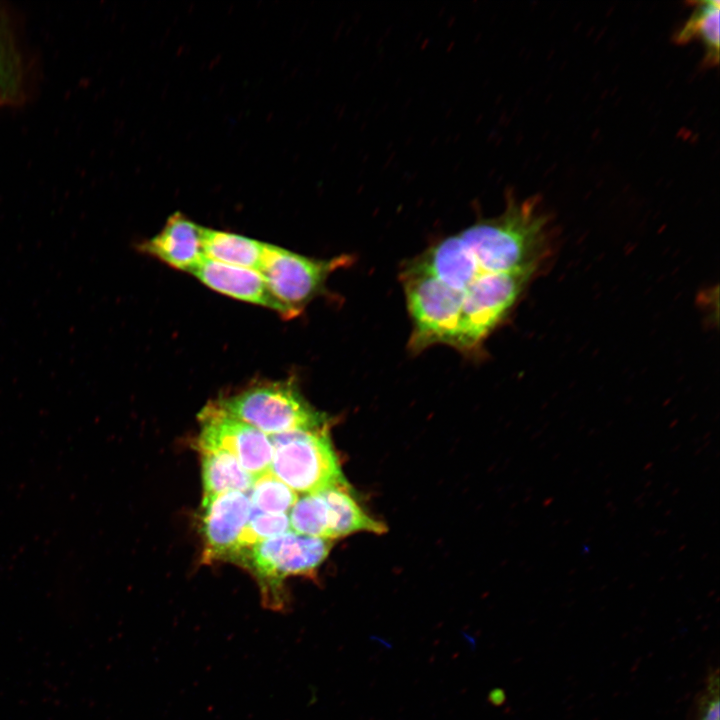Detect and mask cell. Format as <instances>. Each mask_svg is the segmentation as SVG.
I'll list each match as a JSON object with an SVG mask.
<instances>
[{
    "instance_id": "5b68a950",
    "label": "cell",
    "mask_w": 720,
    "mask_h": 720,
    "mask_svg": "<svg viewBox=\"0 0 720 720\" xmlns=\"http://www.w3.org/2000/svg\"><path fill=\"white\" fill-rule=\"evenodd\" d=\"M199 450H222L237 459L255 479L270 473L269 436L209 404L200 415Z\"/></svg>"
},
{
    "instance_id": "8fae6325",
    "label": "cell",
    "mask_w": 720,
    "mask_h": 720,
    "mask_svg": "<svg viewBox=\"0 0 720 720\" xmlns=\"http://www.w3.org/2000/svg\"><path fill=\"white\" fill-rule=\"evenodd\" d=\"M203 498L230 491L248 493L255 478L231 454L222 450H200Z\"/></svg>"
},
{
    "instance_id": "52a82bcc",
    "label": "cell",
    "mask_w": 720,
    "mask_h": 720,
    "mask_svg": "<svg viewBox=\"0 0 720 720\" xmlns=\"http://www.w3.org/2000/svg\"><path fill=\"white\" fill-rule=\"evenodd\" d=\"M209 288L227 296L268 307L288 317L272 295L263 276L255 270L220 263L204 257L191 271Z\"/></svg>"
},
{
    "instance_id": "9a60e30c",
    "label": "cell",
    "mask_w": 720,
    "mask_h": 720,
    "mask_svg": "<svg viewBox=\"0 0 720 720\" xmlns=\"http://www.w3.org/2000/svg\"><path fill=\"white\" fill-rule=\"evenodd\" d=\"M289 528L287 514L266 513L251 505L250 517L240 541V550L234 561L254 544L284 534Z\"/></svg>"
},
{
    "instance_id": "4fadbf2b",
    "label": "cell",
    "mask_w": 720,
    "mask_h": 720,
    "mask_svg": "<svg viewBox=\"0 0 720 720\" xmlns=\"http://www.w3.org/2000/svg\"><path fill=\"white\" fill-rule=\"evenodd\" d=\"M288 517L295 533L331 540L327 507L320 491L298 496Z\"/></svg>"
},
{
    "instance_id": "7a4b0ae2",
    "label": "cell",
    "mask_w": 720,
    "mask_h": 720,
    "mask_svg": "<svg viewBox=\"0 0 720 720\" xmlns=\"http://www.w3.org/2000/svg\"><path fill=\"white\" fill-rule=\"evenodd\" d=\"M332 545L329 539L288 531L254 544L237 561L256 577L265 606L282 609L287 602L284 579L312 573L327 558Z\"/></svg>"
},
{
    "instance_id": "3957f363",
    "label": "cell",
    "mask_w": 720,
    "mask_h": 720,
    "mask_svg": "<svg viewBox=\"0 0 720 720\" xmlns=\"http://www.w3.org/2000/svg\"><path fill=\"white\" fill-rule=\"evenodd\" d=\"M212 404L268 436L328 426L327 418L288 382L254 385Z\"/></svg>"
},
{
    "instance_id": "7c38bea8",
    "label": "cell",
    "mask_w": 720,
    "mask_h": 720,
    "mask_svg": "<svg viewBox=\"0 0 720 720\" xmlns=\"http://www.w3.org/2000/svg\"><path fill=\"white\" fill-rule=\"evenodd\" d=\"M674 39L683 44L699 39L704 46L705 65L715 66L719 61V9L718 0L700 1Z\"/></svg>"
},
{
    "instance_id": "ba28073f",
    "label": "cell",
    "mask_w": 720,
    "mask_h": 720,
    "mask_svg": "<svg viewBox=\"0 0 720 720\" xmlns=\"http://www.w3.org/2000/svg\"><path fill=\"white\" fill-rule=\"evenodd\" d=\"M203 228L180 212L171 215L163 229L140 249L166 264L190 272L204 257Z\"/></svg>"
},
{
    "instance_id": "277c9868",
    "label": "cell",
    "mask_w": 720,
    "mask_h": 720,
    "mask_svg": "<svg viewBox=\"0 0 720 720\" xmlns=\"http://www.w3.org/2000/svg\"><path fill=\"white\" fill-rule=\"evenodd\" d=\"M351 261L347 255L329 260L313 259L266 243L259 273L291 318L320 294L332 272Z\"/></svg>"
},
{
    "instance_id": "30bf717a",
    "label": "cell",
    "mask_w": 720,
    "mask_h": 720,
    "mask_svg": "<svg viewBox=\"0 0 720 720\" xmlns=\"http://www.w3.org/2000/svg\"><path fill=\"white\" fill-rule=\"evenodd\" d=\"M205 257L232 266L260 270L266 243L234 233L203 228Z\"/></svg>"
},
{
    "instance_id": "2e32d148",
    "label": "cell",
    "mask_w": 720,
    "mask_h": 720,
    "mask_svg": "<svg viewBox=\"0 0 720 720\" xmlns=\"http://www.w3.org/2000/svg\"><path fill=\"white\" fill-rule=\"evenodd\" d=\"M720 679L718 668H712L703 687L695 697L689 720H719L720 715Z\"/></svg>"
},
{
    "instance_id": "5bb4252c",
    "label": "cell",
    "mask_w": 720,
    "mask_h": 720,
    "mask_svg": "<svg viewBox=\"0 0 720 720\" xmlns=\"http://www.w3.org/2000/svg\"><path fill=\"white\" fill-rule=\"evenodd\" d=\"M248 496L253 507L273 514H286L298 498L296 492L271 472L254 480Z\"/></svg>"
},
{
    "instance_id": "ac0fdd59",
    "label": "cell",
    "mask_w": 720,
    "mask_h": 720,
    "mask_svg": "<svg viewBox=\"0 0 720 720\" xmlns=\"http://www.w3.org/2000/svg\"><path fill=\"white\" fill-rule=\"evenodd\" d=\"M0 53L12 54L9 47L7 32L4 31L3 25L0 21Z\"/></svg>"
},
{
    "instance_id": "9c48e42d",
    "label": "cell",
    "mask_w": 720,
    "mask_h": 720,
    "mask_svg": "<svg viewBox=\"0 0 720 720\" xmlns=\"http://www.w3.org/2000/svg\"><path fill=\"white\" fill-rule=\"evenodd\" d=\"M327 507L329 536L335 538L358 532L383 534L387 527L369 516L350 495V489L333 487L320 491Z\"/></svg>"
},
{
    "instance_id": "e0dca14e",
    "label": "cell",
    "mask_w": 720,
    "mask_h": 720,
    "mask_svg": "<svg viewBox=\"0 0 720 720\" xmlns=\"http://www.w3.org/2000/svg\"><path fill=\"white\" fill-rule=\"evenodd\" d=\"M20 81L15 55L0 53V104H7L17 98Z\"/></svg>"
},
{
    "instance_id": "8992f818",
    "label": "cell",
    "mask_w": 720,
    "mask_h": 720,
    "mask_svg": "<svg viewBox=\"0 0 720 720\" xmlns=\"http://www.w3.org/2000/svg\"><path fill=\"white\" fill-rule=\"evenodd\" d=\"M251 502L248 493L230 491L202 500V560H235L248 523Z\"/></svg>"
},
{
    "instance_id": "6da1fadb",
    "label": "cell",
    "mask_w": 720,
    "mask_h": 720,
    "mask_svg": "<svg viewBox=\"0 0 720 720\" xmlns=\"http://www.w3.org/2000/svg\"><path fill=\"white\" fill-rule=\"evenodd\" d=\"M327 427L270 435L271 474L294 492L302 494L333 487L350 489Z\"/></svg>"
}]
</instances>
